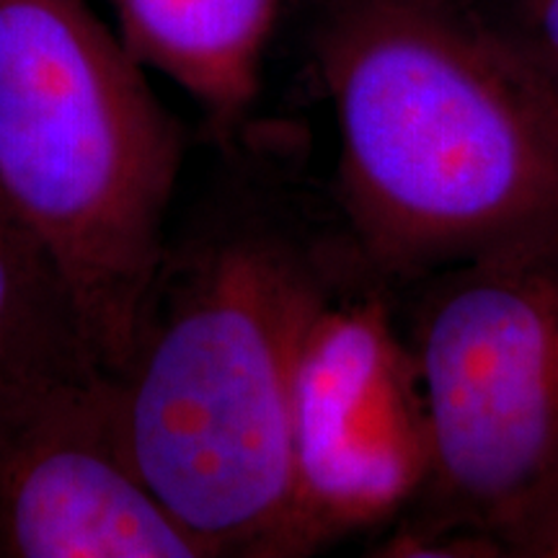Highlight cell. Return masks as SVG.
I'll return each instance as SVG.
<instances>
[{"instance_id":"9","label":"cell","mask_w":558,"mask_h":558,"mask_svg":"<svg viewBox=\"0 0 558 558\" xmlns=\"http://www.w3.org/2000/svg\"><path fill=\"white\" fill-rule=\"evenodd\" d=\"M494 32L558 90V0H471Z\"/></svg>"},{"instance_id":"5","label":"cell","mask_w":558,"mask_h":558,"mask_svg":"<svg viewBox=\"0 0 558 558\" xmlns=\"http://www.w3.org/2000/svg\"><path fill=\"white\" fill-rule=\"evenodd\" d=\"M383 284L362 279L320 313L292 386L295 492L311 554L399 520L429 473V422L409 337Z\"/></svg>"},{"instance_id":"2","label":"cell","mask_w":558,"mask_h":558,"mask_svg":"<svg viewBox=\"0 0 558 558\" xmlns=\"http://www.w3.org/2000/svg\"><path fill=\"white\" fill-rule=\"evenodd\" d=\"M333 209L383 288L558 243V90L471 0H324Z\"/></svg>"},{"instance_id":"1","label":"cell","mask_w":558,"mask_h":558,"mask_svg":"<svg viewBox=\"0 0 558 558\" xmlns=\"http://www.w3.org/2000/svg\"><path fill=\"white\" fill-rule=\"evenodd\" d=\"M177 226L114 375L145 486L207 558L311 554L295 492L292 386L305 339L373 279L277 137L243 124Z\"/></svg>"},{"instance_id":"3","label":"cell","mask_w":558,"mask_h":558,"mask_svg":"<svg viewBox=\"0 0 558 558\" xmlns=\"http://www.w3.org/2000/svg\"><path fill=\"white\" fill-rule=\"evenodd\" d=\"M88 0H0V190L52 248L109 375L166 248L190 135Z\"/></svg>"},{"instance_id":"6","label":"cell","mask_w":558,"mask_h":558,"mask_svg":"<svg viewBox=\"0 0 558 558\" xmlns=\"http://www.w3.org/2000/svg\"><path fill=\"white\" fill-rule=\"evenodd\" d=\"M0 558H207L140 476L114 375L0 378Z\"/></svg>"},{"instance_id":"10","label":"cell","mask_w":558,"mask_h":558,"mask_svg":"<svg viewBox=\"0 0 558 558\" xmlns=\"http://www.w3.org/2000/svg\"><path fill=\"white\" fill-rule=\"evenodd\" d=\"M505 556L558 558V488L507 535Z\"/></svg>"},{"instance_id":"4","label":"cell","mask_w":558,"mask_h":558,"mask_svg":"<svg viewBox=\"0 0 558 558\" xmlns=\"http://www.w3.org/2000/svg\"><path fill=\"white\" fill-rule=\"evenodd\" d=\"M407 333L429 473L375 556H505L558 488V243L424 279Z\"/></svg>"},{"instance_id":"8","label":"cell","mask_w":558,"mask_h":558,"mask_svg":"<svg viewBox=\"0 0 558 558\" xmlns=\"http://www.w3.org/2000/svg\"><path fill=\"white\" fill-rule=\"evenodd\" d=\"M107 373L52 248L0 190V378Z\"/></svg>"},{"instance_id":"7","label":"cell","mask_w":558,"mask_h":558,"mask_svg":"<svg viewBox=\"0 0 558 558\" xmlns=\"http://www.w3.org/2000/svg\"><path fill=\"white\" fill-rule=\"evenodd\" d=\"M128 50L186 90L213 140L246 124L277 0H111Z\"/></svg>"}]
</instances>
